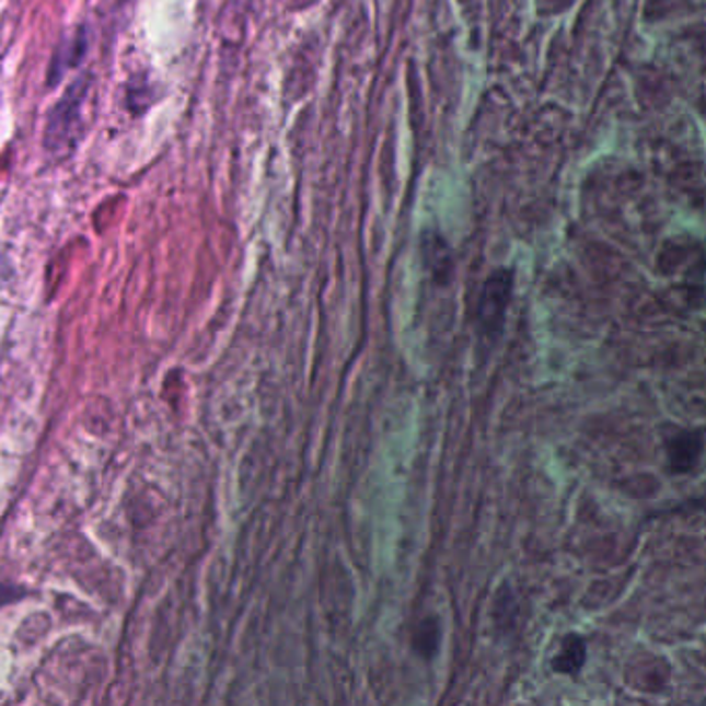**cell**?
Here are the masks:
<instances>
[{
  "label": "cell",
  "mask_w": 706,
  "mask_h": 706,
  "mask_svg": "<svg viewBox=\"0 0 706 706\" xmlns=\"http://www.w3.org/2000/svg\"><path fill=\"white\" fill-rule=\"evenodd\" d=\"M413 647L423 659H431L439 647V622L436 617H427L413 634Z\"/></svg>",
  "instance_id": "5b68a950"
},
{
  "label": "cell",
  "mask_w": 706,
  "mask_h": 706,
  "mask_svg": "<svg viewBox=\"0 0 706 706\" xmlns=\"http://www.w3.org/2000/svg\"><path fill=\"white\" fill-rule=\"evenodd\" d=\"M705 450V438L701 429H675L666 439L669 471L673 475H687L701 464Z\"/></svg>",
  "instance_id": "3957f363"
},
{
  "label": "cell",
  "mask_w": 706,
  "mask_h": 706,
  "mask_svg": "<svg viewBox=\"0 0 706 706\" xmlns=\"http://www.w3.org/2000/svg\"><path fill=\"white\" fill-rule=\"evenodd\" d=\"M587 663V643L578 634L564 636L559 649L555 652L552 668L559 675H576Z\"/></svg>",
  "instance_id": "277c9868"
},
{
  "label": "cell",
  "mask_w": 706,
  "mask_h": 706,
  "mask_svg": "<svg viewBox=\"0 0 706 706\" xmlns=\"http://www.w3.org/2000/svg\"><path fill=\"white\" fill-rule=\"evenodd\" d=\"M514 276L510 269H496L481 290L477 303L478 332L485 338H496L506 324V313L512 301Z\"/></svg>",
  "instance_id": "6da1fadb"
},
{
  "label": "cell",
  "mask_w": 706,
  "mask_h": 706,
  "mask_svg": "<svg viewBox=\"0 0 706 706\" xmlns=\"http://www.w3.org/2000/svg\"><path fill=\"white\" fill-rule=\"evenodd\" d=\"M83 94H85V88L81 83H76V88H71L58 102L57 108L53 111L50 120H48V129H46V143L53 146V150L67 148L69 139L76 137Z\"/></svg>",
  "instance_id": "7a4b0ae2"
}]
</instances>
